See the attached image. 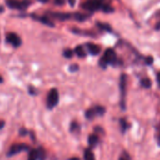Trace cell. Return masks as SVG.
Returning <instances> with one entry per match:
<instances>
[{
  "instance_id": "25",
  "label": "cell",
  "mask_w": 160,
  "mask_h": 160,
  "mask_svg": "<svg viewBox=\"0 0 160 160\" xmlns=\"http://www.w3.org/2000/svg\"><path fill=\"white\" fill-rule=\"evenodd\" d=\"M79 69V66L78 65H71L70 67H69V70L71 71V72H75V71H77Z\"/></svg>"
},
{
  "instance_id": "32",
  "label": "cell",
  "mask_w": 160,
  "mask_h": 160,
  "mask_svg": "<svg viewBox=\"0 0 160 160\" xmlns=\"http://www.w3.org/2000/svg\"><path fill=\"white\" fill-rule=\"evenodd\" d=\"M119 160H129V159H128V158H125V157L123 156V157H122V158H120Z\"/></svg>"
},
{
  "instance_id": "5",
  "label": "cell",
  "mask_w": 160,
  "mask_h": 160,
  "mask_svg": "<svg viewBox=\"0 0 160 160\" xmlns=\"http://www.w3.org/2000/svg\"><path fill=\"white\" fill-rule=\"evenodd\" d=\"M103 6V2L101 0H88L82 5V7L90 11H96L100 9Z\"/></svg>"
},
{
  "instance_id": "24",
  "label": "cell",
  "mask_w": 160,
  "mask_h": 160,
  "mask_svg": "<svg viewBox=\"0 0 160 160\" xmlns=\"http://www.w3.org/2000/svg\"><path fill=\"white\" fill-rule=\"evenodd\" d=\"M145 63H146L147 65H152V64L154 63V58H153L152 56H148V57H146V59H145Z\"/></svg>"
},
{
  "instance_id": "6",
  "label": "cell",
  "mask_w": 160,
  "mask_h": 160,
  "mask_svg": "<svg viewBox=\"0 0 160 160\" xmlns=\"http://www.w3.org/2000/svg\"><path fill=\"white\" fill-rule=\"evenodd\" d=\"M7 42L10 43L13 47H20L22 44V40L19 38V36L15 33H8L6 36Z\"/></svg>"
},
{
  "instance_id": "29",
  "label": "cell",
  "mask_w": 160,
  "mask_h": 160,
  "mask_svg": "<svg viewBox=\"0 0 160 160\" xmlns=\"http://www.w3.org/2000/svg\"><path fill=\"white\" fill-rule=\"evenodd\" d=\"M4 126H5V121L0 120V129H2L4 128Z\"/></svg>"
},
{
  "instance_id": "28",
  "label": "cell",
  "mask_w": 160,
  "mask_h": 160,
  "mask_svg": "<svg viewBox=\"0 0 160 160\" xmlns=\"http://www.w3.org/2000/svg\"><path fill=\"white\" fill-rule=\"evenodd\" d=\"M26 133H27V131H26V130H25L24 128H23V129L22 128V129L20 130V134H21V135H25Z\"/></svg>"
},
{
  "instance_id": "4",
  "label": "cell",
  "mask_w": 160,
  "mask_h": 160,
  "mask_svg": "<svg viewBox=\"0 0 160 160\" xmlns=\"http://www.w3.org/2000/svg\"><path fill=\"white\" fill-rule=\"evenodd\" d=\"M120 90H121V107L126 110V93H127V75L122 74L120 79Z\"/></svg>"
},
{
  "instance_id": "15",
  "label": "cell",
  "mask_w": 160,
  "mask_h": 160,
  "mask_svg": "<svg viewBox=\"0 0 160 160\" xmlns=\"http://www.w3.org/2000/svg\"><path fill=\"white\" fill-rule=\"evenodd\" d=\"M84 160H95V156L90 149L84 151Z\"/></svg>"
},
{
  "instance_id": "31",
  "label": "cell",
  "mask_w": 160,
  "mask_h": 160,
  "mask_svg": "<svg viewBox=\"0 0 160 160\" xmlns=\"http://www.w3.org/2000/svg\"><path fill=\"white\" fill-rule=\"evenodd\" d=\"M158 82L160 86V72H158Z\"/></svg>"
},
{
  "instance_id": "35",
  "label": "cell",
  "mask_w": 160,
  "mask_h": 160,
  "mask_svg": "<svg viewBox=\"0 0 160 160\" xmlns=\"http://www.w3.org/2000/svg\"><path fill=\"white\" fill-rule=\"evenodd\" d=\"M38 1H40V2H42V3H47L49 0H38Z\"/></svg>"
},
{
  "instance_id": "12",
  "label": "cell",
  "mask_w": 160,
  "mask_h": 160,
  "mask_svg": "<svg viewBox=\"0 0 160 160\" xmlns=\"http://www.w3.org/2000/svg\"><path fill=\"white\" fill-rule=\"evenodd\" d=\"M74 52H75V53H76L79 57H81V58L86 56V52H85V51H84V49H83L82 46H77V47L75 48Z\"/></svg>"
},
{
  "instance_id": "36",
  "label": "cell",
  "mask_w": 160,
  "mask_h": 160,
  "mask_svg": "<svg viewBox=\"0 0 160 160\" xmlns=\"http://www.w3.org/2000/svg\"><path fill=\"white\" fill-rule=\"evenodd\" d=\"M3 82V79H2V77H1V76H0V83H1V82Z\"/></svg>"
},
{
  "instance_id": "7",
  "label": "cell",
  "mask_w": 160,
  "mask_h": 160,
  "mask_svg": "<svg viewBox=\"0 0 160 160\" xmlns=\"http://www.w3.org/2000/svg\"><path fill=\"white\" fill-rule=\"evenodd\" d=\"M25 150H28V146L26 144H22V143H20V144H13L8 153V157H12L14 155H17L19 152L21 151H25Z\"/></svg>"
},
{
  "instance_id": "23",
  "label": "cell",
  "mask_w": 160,
  "mask_h": 160,
  "mask_svg": "<svg viewBox=\"0 0 160 160\" xmlns=\"http://www.w3.org/2000/svg\"><path fill=\"white\" fill-rule=\"evenodd\" d=\"M120 123H121L122 131H123V132H125V131H126V129H127V128H128V123H127V121H126L125 119H121V120H120Z\"/></svg>"
},
{
  "instance_id": "8",
  "label": "cell",
  "mask_w": 160,
  "mask_h": 160,
  "mask_svg": "<svg viewBox=\"0 0 160 160\" xmlns=\"http://www.w3.org/2000/svg\"><path fill=\"white\" fill-rule=\"evenodd\" d=\"M48 14H50L52 17L58 19V20H67L71 18V14L70 13H65V12H52V11H49Z\"/></svg>"
},
{
  "instance_id": "22",
  "label": "cell",
  "mask_w": 160,
  "mask_h": 160,
  "mask_svg": "<svg viewBox=\"0 0 160 160\" xmlns=\"http://www.w3.org/2000/svg\"><path fill=\"white\" fill-rule=\"evenodd\" d=\"M101 8H102V10L105 11V12H112V11H113V8H112L111 6L106 5V4H103V6H102Z\"/></svg>"
},
{
  "instance_id": "16",
  "label": "cell",
  "mask_w": 160,
  "mask_h": 160,
  "mask_svg": "<svg viewBox=\"0 0 160 160\" xmlns=\"http://www.w3.org/2000/svg\"><path fill=\"white\" fill-rule=\"evenodd\" d=\"M141 84H142V87H144V88H150L151 87V85H152V82H151V80L150 79H148V78H144V79H142V81H141Z\"/></svg>"
},
{
  "instance_id": "30",
  "label": "cell",
  "mask_w": 160,
  "mask_h": 160,
  "mask_svg": "<svg viewBox=\"0 0 160 160\" xmlns=\"http://www.w3.org/2000/svg\"><path fill=\"white\" fill-rule=\"evenodd\" d=\"M156 29H157V30H160V22L156 25Z\"/></svg>"
},
{
  "instance_id": "33",
  "label": "cell",
  "mask_w": 160,
  "mask_h": 160,
  "mask_svg": "<svg viewBox=\"0 0 160 160\" xmlns=\"http://www.w3.org/2000/svg\"><path fill=\"white\" fill-rule=\"evenodd\" d=\"M3 11H4V8H3L2 6H0V13L3 12Z\"/></svg>"
},
{
  "instance_id": "27",
  "label": "cell",
  "mask_w": 160,
  "mask_h": 160,
  "mask_svg": "<svg viewBox=\"0 0 160 160\" xmlns=\"http://www.w3.org/2000/svg\"><path fill=\"white\" fill-rule=\"evenodd\" d=\"M68 3H69V5L71 7H73L75 5V3H76V0H68Z\"/></svg>"
},
{
  "instance_id": "9",
  "label": "cell",
  "mask_w": 160,
  "mask_h": 160,
  "mask_svg": "<svg viewBox=\"0 0 160 160\" xmlns=\"http://www.w3.org/2000/svg\"><path fill=\"white\" fill-rule=\"evenodd\" d=\"M86 48H87L89 53H91L92 55H98L101 52V48L98 45L94 44V43H87Z\"/></svg>"
},
{
  "instance_id": "11",
  "label": "cell",
  "mask_w": 160,
  "mask_h": 160,
  "mask_svg": "<svg viewBox=\"0 0 160 160\" xmlns=\"http://www.w3.org/2000/svg\"><path fill=\"white\" fill-rule=\"evenodd\" d=\"M98 137L97 135L92 134V135L89 136V138H88V143H89L90 146L94 147V146H96L98 144Z\"/></svg>"
},
{
  "instance_id": "26",
  "label": "cell",
  "mask_w": 160,
  "mask_h": 160,
  "mask_svg": "<svg viewBox=\"0 0 160 160\" xmlns=\"http://www.w3.org/2000/svg\"><path fill=\"white\" fill-rule=\"evenodd\" d=\"M66 3V0H54V4L58 6H63Z\"/></svg>"
},
{
  "instance_id": "2",
  "label": "cell",
  "mask_w": 160,
  "mask_h": 160,
  "mask_svg": "<svg viewBox=\"0 0 160 160\" xmlns=\"http://www.w3.org/2000/svg\"><path fill=\"white\" fill-rule=\"evenodd\" d=\"M58 101H59L58 91L53 88L48 94V97H47V107L49 109H52V108H54L58 104Z\"/></svg>"
},
{
  "instance_id": "18",
  "label": "cell",
  "mask_w": 160,
  "mask_h": 160,
  "mask_svg": "<svg viewBox=\"0 0 160 160\" xmlns=\"http://www.w3.org/2000/svg\"><path fill=\"white\" fill-rule=\"evenodd\" d=\"M28 160H38V153L36 149H32L29 153Z\"/></svg>"
},
{
  "instance_id": "13",
  "label": "cell",
  "mask_w": 160,
  "mask_h": 160,
  "mask_svg": "<svg viewBox=\"0 0 160 160\" xmlns=\"http://www.w3.org/2000/svg\"><path fill=\"white\" fill-rule=\"evenodd\" d=\"M37 153H38V160H45V158H46V152L42 147L38 148Z\"/></svg>"
},
{
  "instance_id": "10",
  "label": "cell",
  "mask_w": 160,
  "mask_h": 160,
  "mask_svg": "<svg viewBox=\"0 0 160 160\" xmlns=\"http://www.w3.org/2000/svg\"><path fill=\"white\" fill-rule=\"evenodd\" d=\"M32 17H33L35 20H38V21H39L40 22H42L43 24H46V25L51 26V27H53V26H54V23H53V22L49 19V17L46 16V15L41 16V17H36V16L32 15Z\"/></svg>"
},
{
  "instance_id": "20",
  "label": "cell",
  "mask_w": 160,
  "mask_h": 160,
  "mask_svg": "<svg viewBox=\"0 0 160 160\" xmlns=\"http://www.w3.org/2000/svg\"><path fill=\"white\" fill-rule=\"evenodd\" d=\"M94 109H95L96 113H97L98 115H103L104 112H105V109H104L103 107H101V106H97V107L94 108Z\"/></svg>"
},
{
  "instance_id": "3",
  "label": "cell",
  "mask_w": 160,
  "mask_h": 160,
  "mask_svg": "<svg viewBox=\"0 0 160 160\" xmlns=\"http://www.w3.org/2000/svg\"><path fill=\"white\" fill-rule=\"evenodd\" d=\"M6 4L8 5V8H12V9H24L26 8L31 2L28 0H22V1H19V0H6Z\"/></svg>"
},
{
  "instance_id": "1",
  "label": "cell",
  "mask_w": 160,
  "mask_h": 160,
  "mask_svg": "<svg viewBox=\"0 0 160 160\" xmlns=\"http://www.w3.org/2000/svg\"><path fill=\"white\" fill-rule=\"evenodd\" d=\"M117 62V56L112 49H107L104 52L103 57L99 61V65L102 68H106L107 65H115Z\"/></svg>"
},
{
  "instance_id": "21",
  "label": "cell",
  "mask_w": 160,
  "mask_h": 160,
  "mask_svg": "<svg viewBox=\"0 0 160 160\" xmlns=\"http://www.w3.org/2000/svg\"><path fill=\"white\" fill-rule=\"evenodd\" d=\"M73 54H74V52H73V51L70 50V49H66V50L64 51V56L67 57V58H71V57L73 56Z\"/></svg>"
},
{
  "instance_id": "17",
  "label": "cell",
  "mask_w": 160,
  "mask_h": 160,
  "mask_svg": "<svg viewBox=\"0 0 160 160\" xmlns=\"http://www.w3.org/2000/svg\"><path fill=\"white\" fill-rule=\"evenodd\" d=\"M97 115V113H96V111H95V109H89L86 112H85V117L87 118V119H93L95 116Z\"/></svg>"
},
{
  "instance_id": "19",
  "label": "cell",
  "mask_w": 160,
  "mask_h": 160,
  "mask_svg": "<svg viewBox=\"0 0 160 160\" xmlns=\"http://www.w3.org/2000/svg\"><path fill=\"white\" fill-rule=\"evenodd\" d=\"M97 25L101 29V30H105V31H108V32H111L112 31V28L109 24L107 23H97Z\"/></svg>"
},
{
  "instance_id": "14",
  "label": "cell",
  "mask_w": 160,
  "mask_h": 160,
  "mask_svg": "<svg viewBox=\"0 0 160 160\" xmlns=\"http://www.w3.org/2000/svg\"><path fill=\"white\" fill-rule=\"evenodd\" d=\"M73 15H74L73 17H74L77 21H80V22L85 21V20L88 18V15H87V14H82V13H79V12L74 13Z\"/></svg>"
},
{
  "instance_id": "34",
  "label": "cell",
  "mask_w": 160,
  "mask_h": 160,
  "mask_svg": "<svg viewBox=\"0 0 160 160\" xmlns=\"http://www.w3.org/2000/svg\"><path fill=\"white\" fill-rule=\"evenodd\" d=\"M68 160H80V158H70V159Z\"/></svg>"
}]
</instances>
